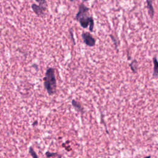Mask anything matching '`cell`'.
Wrapping results in <instances>:
<instances>
[{"mask_svg":"<svg viewBox=\"0 0 158 158\" xmlns=\"http://www.w3.org/2000/svg\"><path fill=\"white\" fill-rule=\"evenodd\" d=\"M89 9L87 6L83 3H81L75 15V19L80 23L82 28H86L89 27V31L92 32L94 28V20L92 15H89Z\"/></svg>","mask_w":158,"mask_h":158,"instance_id":"obj_1","label":"cell"},{"mask_svg":"<svg viewBox=\"0 0 158 158\" xmlns=\"http://www.w3.org/2000/svg\"><path fill=\"white\" fill-rule=\"evenodd\" d=\"M44 87L49 95H53L56 92L57 82L55 75V69L49 67L43 77Z\"/></svg>","mask_w":158,"mask_h":158,"instance_id":"obj_2","label":"cell"},{"mask_svg":"<svg viewBox=\"0 0 158 158\" xmlns=\"http://www.w3.org/2000/svg\"><path fill=\"white\" fill-rule=\"evenodd\" d=\"M38 2V4L33 3L31 7L36 15L38 17H43L48 8L47 2L46 1H39Z\"/></svg>","mask_w":158,"mask_h":158,"instance_id":"obj_3","label":"cell"},{"mask_svg":"<svg viewBox=\"0 0 158 158\" xmlns=\"http://www.w3.org/2000/svg\"><path fill=\"white\" fill-rule=\"evenodd\" d=\"M81 37L85 44L89 47H93L96 44V40L88 32H85L81 34Z\"/></svg>","mask_w":158,"mask_h":158,"instance_id":"obj_4","label":"cell"},{"mask_svg":"<svg viewBox=\"0 0 158 158\" xmlns=\"http://www.w3.org/2000/svg\"><path fill=\"white\" fill-rule=\"evenodd\" d=\"M152 1H146V3H147V9H148V13H149V15L150 16V17L151 19L153 18L154 17V8H153V6H152Z\"/></svg>","mask_w":158,"mask_h":158,"instance_id":"obj_5","label":"cell"},{"mask_svg":"<svg viewBox=\"0 0 158 158\" xmlns=\"http://www.w3.org/2000/svg\"><path fill=\"white\" fill-rule=\"evenodd\" d=\"M72 105L77 111L81 112V113L83 112V107H82V106L81 105V104L79 102L77 101L75 99H72Z\"/></svg>","mask_w":158,"mask_h":158,"instance_id":"obj_6","label":"cell"},{"mask_svg":"<svg viewBox=\"0 0 158 158\" xmlns=\"http://www.w3.org/2000/svg\"><path fill=\"white\" fill-rule=\"evenodd\" d=\"M153 64H154V70H153V77H158V60L156 57H153Z\"/></svg>","mask_w":158,"mask_h":158,"instance_id":"obj_7","label":"cell"},{"mask_svg":"<svg viewBox=\"0 0 158 158\" xmlns=\"http://www.w3.org/2000/svg\"><path fill=\"white\" fill-rule=\"evenodd\" d=\"M130 67L133 71V73H136L137 72L138 69V63L136 60H133L131 64H130Z\"/></svg>","mask_w":158,"mask_h":158,"instance_id":"obj_8","label":"cell"},{"mask_svg":"<svg viewBox=\"0 0 158 158\" xmlns=\"http://www.w3.org/2000/svg\"><path fill=\"white\" fill-rule=\"evenodd\" d=\"M29 152L31 154V156L33 157V158H38L36 153L35 152V151L33 150V149L31 147H30L29 148Z\"/></svg>","mask_w":158,"mask_h":158,"instance_id":"obj_9","label":"cell"},{"mask_svg":"<svg viewBox=\"0 0 158 158\" xmlns=\"http://www.w3.org/2000/svg\"><path fill=\"white\" fill-rule=\"evenodd\" d=\"M110 38H112V40L113 42L114 43V44H115V48H116V49H117V41H116L115 39L114 38V37L112 35H110Z\"/></svg>","mask_w":158,"mask_h":158,"instance_id":"obj_10","label":"cell"},{"mask_svg":"<svg viewBox=\"0 0 158 158\" xmlns=\"http://www.w3.org/2000/svg\"><path fill=\"white\" fill-rule=\"evenodd\" d=\"M70 36H71V38H72V39L73 43V44H75V41H74V38H73V33H72V30H71V29L70 30Z\"/></svg>","mask_w":158,"mask_h":158,"instance_id":"obj_11","label":"cell"},{"mask_svg":"<svg viewBox=\"0 0 158 158\" xmlns=\"http://www.w3.org/2000/svg\"><path fill=\"white\" fill-rule=\"evenodd\" d=\"M37 123H38V122H37V121H36V122H35H35H33V126L37 125Z\"/></svg>","mask_w":158,"mask_h":158,"instance_id":"obj_12","label":"cell"},{"mask_svg":"<svg viewBox=\"0 0 158 158\" xmlns=\"http://www.w3.org/2000/svg\"><path fill=\"white\" fill-rule=\"evenodd\" d=\"M144 158H150V156H147V157H145Z\"/></svg>","mask_w":158,"mask_h":158,"instance_id":"obj_13","label":"cell"}]
</instances>
